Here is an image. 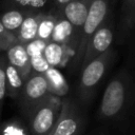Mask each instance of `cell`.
<instances>
[{
	"label": "cell",
	"mask_w": 135,
	"mask_h": 135,
	"mask_svg": "<svg viewBox=\"0 0 135 135\" xmlns=\"http://www.w3.org/2000/svg\"><path fill=\"white\" fill-rule=\"evenodd\" d=\"M134 83L130 72L122 68L108 83L98 108V118L103 121L119 119L130 107Z\"/></svg>",
	"instance_id": "obj_1"
},
{
	"label": "cell",
	"mask_w": 135,
	"mask_h": 135,
	"mask_svg": "<svg viewBox=\"0 0 135 135\" xmlns=\"http://www.w3.org/2000/svg\"><path fill=\"white\" fill-rule=\"evenodd\" d=\"M115 57V51L110 47L93 60H91L80 71V78L77 88L78 101L81 105L89 104L94 97L100 81L108 73Z\"/></svg>",
	"instance_id": "obj_2"
},
{
	"label": "cell",
	"mask_w": 135,
	"mask_h": 135,
	"mask_svg": "<svg viewBox=\"0 0 135 135\" xmlns=\"http://www.w3.org/2000/svg\"><path fill=\"white\" fill-rule=\"evenodd\" d=\"M109 17V1L108 0H91L89 11L82 25L77 46L74 52L72 60V71H78L81 64L83 53L89 39L96 32V30Z\"/></svg>",
	"instance_id": "obj_3"
},
{
	"label": "cell",
	"mask_w": 135,
	"mask_h": 135,
	"mask_svg": "<svg viewBox=\"0 0 135 135\" xmlns=\"http://www.w3.org/2000/svg\"><path fill=\"white\" fill-rule=\"evenodd\" d=\"M61 98L50 94L25 117L31 135H47L55 126L61 110Z\"/></svg>",
	"instance_id": "obj_4"
},
{
	"label": "cell",
	"mask_w": 135,
	"mask_h": 135,
	"mask_svg": "<svg viewBox=\"0 0 135 135\" xmlns=\"http://www.w3.org/2000/svg\"><path fill=\"white\" fill-rule=\"evenodd\" d=\"M85 126V116L78 100L65 98L61 100L59 117L47 135H80Z\"/></svg>",
	"instance_id": "obj_5"
},
{
	"label": "cell",
	"mask_w": 135,
	"mask_h": 135,
	"mask_svg": "<svg viewBox=\"0 0 135 135\" xmlns=\"http://www.w3.org/2000/svg\"><path fill=\"white\" fill-rule=\"evenodd\" d=\"M47 81L42 73L32 72L25 79L22 90L17 98L20 111L23 116L26 117L33 109H35L40 102H42L49 95Z\"/></svg>",
	"instance_id": "obj_6"
},
{
	"label": "cell",
	"mask_w": 135,
	"mask_h": 135,
	"mask_svg": "<svg viewBox=\"0 0 135 135\" xmlns=\"http://www.w3.org/2000/svg\"><path fill=\"white\" fill-rule=\"evenodd\" d=\"M113 38H114V23L112 19L108 17L104 20V22L92 35V37L89 39L79 70L85 66L91 60H93L94 58H96L107 50H109L112 45Z\"/></svg>",
	"instance_id": "obj_7"
},
{
	"label": "cell",
	"mask_w": 135,
	"mask_h": 135,
	"mask_svg": "<svg viewBox=\"0 0 135 135\" xmlns=\"http://www.w3.org/2000/svg\"><path fill=\"white\" fill-rule=\"evenodd\" d=\"M90 2L91 0H72L59 11V13L73 26L76 46H77V42H78V38L81 32L82 25L84 23V20L89 11Z\"/></svg>",
	"instance_id": "obj_8"
},
{
	"label": "cell",
	"mask_w": 135,
	"mask_h": 135,
	"mask_svg": "<svg viewBox=\"0 0 135 135\" xmlns=\"http://www.w3.org/2000/svg\"><path fill=\"white\" fill-rule=\"evenodd\" d=\"M5 58L6 61L19 72V74L24 80L33 72L31 66L30 56L27 54L24 44L16 42L12 46H9L5 51Z\"/></svg>",
	"instance_id": "obj_9"
},
{
	"label": "cell",
	"mask_w": 135,
	"mask_h": 135,
	"mask_svg": "<svg viewBox=\"0 0 135 135\" xmlns=\"http://www.w3.org/2000/svg\"><path fill=\"white\" fill-rule=\"evenodd\" d=\"M51 41L68 45L74 52L76 50V40L73 26L59 12L56 13V22L52 32Z\"/></svg>",
	"instance_id": "obj_10"
},
{
	"label": "cell",
	"mask_w": 135,
	"mask_h": 135,
	"mask_svg": "<svg viewBox=\"0 0 135 135\" xmlns=\"http://www.w3.org/2000/svg\"><path fill=\"white\" fill-rule=\"evenodd\" d=\"M72 55H74V51L70 46L53 41L47 42L43 50L44 59L51 68L64 66Z\"/></svg>",
	"instance_id": "obj_11"
},
{
	"label": "cell",
	"mask_w": 135,
	"mask_h": 135,
	"mask_svg": "<svg viewBox=\"0 0 135 135\" xmlns=\"http://www.w3.org/2000/svg\"><path fill=\"white\" fill-rule=\"evenodd\" d=\"M135 31V0H122L119 21V37L126 40Z\"/></svg>",
	"instance_id": "obj_12"
},
{
	"label": "cell",
	"mask_w": 135,
	"mask_h": 135,
	"mask_svg": "<svg viewBox=\"0 0 135 135\" xmlns=\"http://www.w3.org/2000/svg\"><path fill=\"white\" fill-rule=\"evenodd\" d=\"M44 13H33V14H28L24 18L20 27L15 33L17 42L25 45L28 42H31L37 38L38 24H39L41 16Z\"/></svg>",
	"instance_id": "obj_13"
},
{
	"label": "cell",
	"mask_w": 135,
	"mask_h": 135,
	"mask_svg": "<svg viewBox=\"0 0 135 135\" xmlns=\"http://www.w3.org/2000/svg\"><path fill=\"white\" fill-rule=\"evenodd\" d=\"M6 9H20L28 14L49 13L46 8L53 5V0H3Z\"/></svg>",
	"instance_id": "obj_14"
},
{
	"label": "cell",
	"mask_w": 135,
	"mask_h": 135,
	"mask_svg": "<svg viewBox=\"0 0 135 135\" xmlns=\"http://www.w3.org/2000/svg\"><path fill=\"white\" fill-rule=\"evenodd\" d=\"M43 75L47 81L49 91L52 95L60 97L68 93L69 91L68 82L56 68H49L43 73Z\"/></svg>",
	"instance_id": "obj_15"
},
{
	"label": "cell",
	"mask_w": 135,
	"mask_h": 135,
	"mask_svg": "<svg viewBox=\"0 0 135 135\" xmlns=\"http://www.w3.org/2000/svg\"><path fill=\"white\" fill-rule=\"evenodd\" d=\"M5 78H6V94L11 98L17 99L25 80L21 77L19 72L7 61L5 64Z\"/></svg>",
	"instance_id": "obj_16"
},
{
	"label": "cell",
	"mask_w": 135,
	"mask_h": 135,
	"mask_svg": "<svg viewBox=\"0 0 135 135\" xmlns=\"http://www.w3.org/2000/svg\"><path fill=\"white\" fill-rule=\"evenodd\" d=\"M27 15L28 13L20 9H14V8L6 9L0 15V22L5 30L15 34Z\"/></svg>",
	"instance_id": "obj_17"
},
{
	"label": "cell",
	"mask_w": 135,
	"mask_h": 135,
	"mask_svg": "<svg viewBox=\"0 0 135 135\" xmlns=\"http://www.w3.org/2000/svg\"><path fill=\"white\" fill-rule=\"evenodd\" d=\"M55 22H56V14L44 13L41 16L39 24H38L37 39H40L46 43L50 42Z\"/></svg>",
	"instance_id": "obj_18"
},
{
	"label": "cell",
	"mask_w": 135,
	"mask_h": 135,
	"mask_svg": "<svg viewBox=\"0 0 135 135\" xmlns=\"http://www.w3.org/2000/svg\"><path fill=\"white\" fill-rule=\"evenodd\" d=\"M16 42H17V38L15 34L5 30L0 22V53L5 52L9 46L15 44Z\"/></svg>",
	"instance_id": "obj_19"
},
{
	"label": "cell",
	"mask_w": 135,
	"mask_h": 135,
	"mask_svg": "<svg viewBox=\"0 0 135 135\" xmlns=\"http://www.w3.org/2000/svg\"><path fill=\"white\" fill-rule=\"evenodd\" d=\"M5 64L6 58L3 55H0V113L3 105L4 98L6 97V78H5Z\"/></svg>",
	"instance_id": "obj_20"
},
{
	"label": "cell",
	"mask_w": 135,
	"mask_h": 135,
	"mask_svg": "<svg viewBox=\"0 0 135 135\" xmlns=\"http://www.w3.org/2000/svg\"><path fill=\"white\" fill-rule=\"evenodd\" d=\"M31 60V66H32V71L36 72V73H44L49 68H51L49 65V63L46 62V60L44 59L43 54H38V55H34L30 57Z\"/></svg>",
	"instance_id": "obj_21"
},
{
	"label": "cell",
	"mask_w": 135,
	"mask_h": 135,
	"mask_svg": "<svg viewBox=\"0 0 135 135\" xmlns=\"http://www.w3.org/2000/svg\"><path fill=\"white\" fill-rule=\"evenodd\" d=\"M70 1H72V0H53V6L57 9V12H59Z\"/></svg>",
	"instance_id": "obj_22"
},
{
	"label": "cell",
	"mask_w": 135,
	"mask_h": 135,
	"mask_svg": "<svg viewBox=\"0 0 135 135\" xmlns=\"http://www.w3.org/2000/svg\"><path fill=\"white\" fill-rule=\"evenodd\" d=\"M0 135H1V133H0Z\"/></svg>",
	"instance_id": "obj_23"
}]
</instances>
